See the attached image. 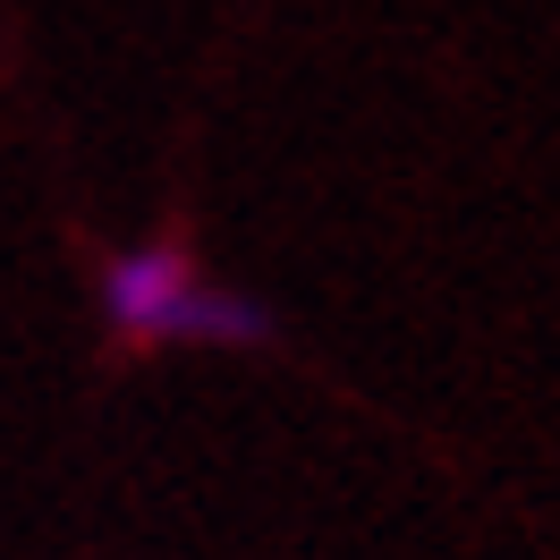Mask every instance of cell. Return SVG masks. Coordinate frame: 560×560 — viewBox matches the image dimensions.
Masks as SVG:
<instances>
[{
  "label": "cell",
  "mask_w": 560,
  "mask_h": 560,
  "mask_svg": "<svg viewBox=\"0 0 560 560\" xmlns=\"http://www.w3.org/2000/svg\"><path fill=\"white\" fill-rule=\"evenodd\" d=\"M110 315H119V331H171L178 306H187V289H196V272H187V255L178 246H137V255H119L110 264Z\"/></svg>",
  "instance_id": "cell-1"
},
{
  "label": "cell",
  "mask_w": 560,
  "mask_h": 560,
  "mask_svg": "<svg viewBox=\"0 0 560 560\" xmlns=\"http://www.w3.org/2000/svg\"><path fill=\"white\" fill-rule=\"evenodd\" d=\"M272 323H264V306H246V298H230V289H187V306H178V323H171V340H264Z\"/></svg>",
  "instance_id": "cell-2"
}]
</instances>
